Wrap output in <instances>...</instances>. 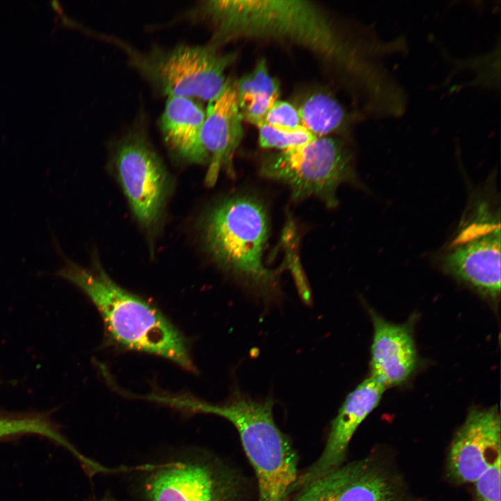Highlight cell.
Wrapping results in <instances>:
<instances>
[{
	"instance_id": "6da1fadb",
	"label": "cell",
	"mask_w": 501,
	"mask_h": 501,
	"mask_svg": "<svg viewBox=\"0 0 501 501\" xmlns=\"http://www.w3.org/2000/svg\"><path fill=\"white\" fill-rule=\"evenodd\" d=\"M196 13L214 26L216 47L244 37L294 42L332 62L363 91L376 88L385 74L383 39L374 31L360 39L348 37L309 1L212 0L202 1Z\"/></svg>"
},
{
	"instance_id": "7a4b0ae2",
	"label": "cell",
	"mask_w": 501,
	"mask_h": 501,
	"mask_svg": "<svg viewBox=\"0 0 501 501\" xmlns=\"http://www.w3.org/2000/svg\"><path fill=\"white\" fill-rule=\"evenodd\" d=\"M162 403L182 411L209 413L228 420L237 429L254 470L258 501H289L299 475V458L274 420L271 397L255 399L235 388L221 404L187 395H165Z\"/></svg>"
},
{
	"instance_id": "3957f363",
	"label": "cell",
	"mask_w": 501,
	"mask_h": 501,
	"mask_svg": "<svg viewBox=\"0 0 501 501\" xmlns=\"http://www.w3.org/2000/svg\"><path fill=\"white\" fill-rule=\"evenodd\" d=\"M63 260L56 276L89 297L114 343L165 358L188 371L195 370L186 340L157 308L117 285L95 259L91 269L66 257Z\"/></svg>"
},
{
	"instance_id": "277c9868",
	"label": "cell",
	"mask_w": 501,
	"mask_h": 501,
	"mask_svg": "<svg viewBox=\"0 0 501 501\" xmlns=\"http://www.w3.org/2000/svg\"><path fill=\"white\" fill-rule=\"evenodd\" d=\"M200 223L202 245L220 267L266 302L278 298L276 273L263 262L269 222L262 202L232 196L210 207Z\"/></svg>"
},
{
	"instance_id": "5b68a950",
	"label": "cell",
	"mask_w": 501,
	"mask_h": 501,
	"mask_svg": "<svg viewBox=\"0 0 501 501\" xmlns=\"http://www.w3.org/2000/svg\"><path fill=\"white\" fill-rule=\"evenodd\" d=\"M133 472L143 501H246L240 475L200 449L176 451L157 462L136 466Z\"/></svg>"
},
{
	"instance_id": "8992f818",
	"label": "cell",
	"mask_w": 501,
	"mask_h": 501,
	"mask_svg": "<svg viewBox=\"0 0 501 501\" xmlns=\"http://www.w3.org/2000/svg\"><path fill=\"white\" fill-rule=\"evenodd\" d=\"M126 49L133 66L163 95L207 102L224 89L225 70L236 57L218 52L212 44L155 47L145 53Z\"/></svg>"
},
{
	"instance_id": "52a82bcc",
	"label": "cell",
	"mask_w": 501,
	"mask_h": 501,
	"mask_svg": "<svg viewBox=\"0 0 501 501\" xmlns=\"http://www.w3.org/2000/svg\"><path fill=\"white\" fill-rule=\"evenodd\" d=\"M260 173L287 186L294 200L315 196L328 207L337 204L340 185L355 180L350 151L341 141L326 136L268 156Z\"/></svg>"
},
{
	"instance_id": "ba28073f",
	"label": "cell",
	"mask_w": 501,
	"mask_h": 501,
	"mask_svg": "<svg viewBox=\"0 0 501 501\" xmlns=\"http://www.w3.org/2000/svg\"><path fill=\"white\" fill-rule=\"evenodd\" d=\"M442 256L444 271L496 302L500 295V220L489 201H477Z\"/></svg>"
},
{
	"instance_id": "9c48e42d",
	"label": "cell",
	"mask_w": 501,
	"mask_h": 501,
	"mask_svg": "<svg viewBox=\"0 0 501 501\" xmlns=\"http://www.w3.org/2000/svg\"><path fill=\"white\" fill-rule=\"evenodd\" d=\"M111 167L140 227L150 236L159 229L173 182L145 136L132 132L116 145Z\"/></svg>"
},
{
	"instance_id": "30bf717a",
	"label": "cell",
	"mask_w": 501,
	"mask_h": 501,
	"mask_svg": "<svg viewBox=\"0 0 501 501\" xmlns=\"http://www.w3.org/2000/svg\"><path fill=\"white\" fill-rule=\"evenodd\" d=\"M295 492L289 501H408L400 480L369 458L343 463Z\"/></svg>"
},
{
	"instance_id": "8fae6325",
	"label": "cell",
	"mask_w": 501,
	"mask_h": 501,
	"mask_svg": "<svg viewBox=\"0 0 501 501\" xmlns=\"http://www.w3.org/2000/svg\"><path fill=\"white\" fill-rule=\"evenodd\" d=\"M501 422L496 406L472 407L458 429L447 457L449 478L462 484L474 483L501 456Z\"/></svg>"
},
{
	"instance_id": "7c38bea8",
	"label": "cell",
	"mask_w": 501,
	"mask_h": 501,
	"mask_svg": "<svg viewBox=\"0 0 501 501\" xmlns=\"http://www.w3.org/2000/svg\"><path fill=\"white\" fill-rule=\"evenodd\" d=\"M385 389L369 376L347 395L331 422L321 454L299 473L294 491L344 463L353 436L365 419L377 407Z\"/></svg>"
},
{
	"instance_id": "4fadbf2b",
	"label": "cell",
	"mask_w": 501,
	"mask_h": 501,
	"mask_svg": "<svg viewBox=\"0 0 501 501\" xmlns=\"http://www.w3.org/2000/svg\"><path fill=\"white\" fill-rule=\"evenodd\" d=\"M241 120L235 84L227 81L220 95L209 102L200 132L207 184L214 185L221 171L232 168V157L243 136Z\"/></svg>"
},
{
	"instance_id": "5bb4252c",
	"label": "cell",
	"mask_w": 501,
	"mask_h": 501,
	"mask_svg": "<svg viewBox=\"0 0 501 501\" xmlns=\"http://www.w3.org/2000/svg\"><path fill=\"white\" fill-rule=\"evenodd\" d=\"M373 324L369 376L385 388L405 383L418 363L412 329L406 324L388 321L369 310Z\"/></svg>"
},
{
	"instance_id": "9a60e30c",
	"label": "cell",
	"mask_w": 501,
	"mask_h": 501,
	"mask_svg": "<svg viewBox=\"0 0 501 501\" xmlns=\"http://www.w3.org/2000/svg\"><path fill=\"white\" fill-rule=\"evenodd\" d=\"M205 117L203 108L193 99L167 97L160 118V129L169 149L185 162L206 164L200 141Z\"/></svg>"
},
{
	"instance_id": "2e32d148",
	"label": "cell",
	"mask_w": 501,
	"mask_h": 501,
	"mask_svg": "<svg viewBox=\"0 0 501 501\" xmlns=\"http://www.w3.org/2000/svg\"><path fill=\"white\" fill-rule=\"evenodd\" d=\"M301 126L315 137H324L347 125L350 117L331 95L316 93L297 108Z\"/></svg>"
},
{
	"instance_id": "e0dca14e",
	"label": "cell",
	"mask_w": 501,
	"mask_h": 501,
	"mask_svg": "<svg viewBox=\"0 0 501 501\" xmlns=\"http://www.w3.org/2000/svg\"><path fill=\"white\" fill-rule=\"evenodd\" d=\"M22 434L45 436L64 446L79 461L87 474L95 472L99 464L74 447L49 422L43 418H8L0 417V438Z\"/></svg>"
},
{
	"instance_id": "ac0fdd59",
	"label": "cell",
	"mask_w": 501,
	"mask_h": 501,
	"mask_svg": "<svg viewBox=\"0 0 501 501\" xmlns=\"http://www.w3.org/2000/svg\"><path fill=\"white\" fill-rule=\"evenodd\" d=\"M238 103L241 104L259 95L278 97L279 84L269 73L266 61H260L252 72L242 77L235 84Z\"/></svg>"
},
{
	"instance_id": "d6986e66",
	"label": "cell",
	"mask_w": 501,
	"mask_h": 501,
	"mask_svg": "<svg viewBox=\"0 0 501 501\" xmlns=\"http://www.w3.org/2000/svg\"><path fill=\"white\" fill-rule=\"evenodd\" d=\"M257 127L259 143L264 148L285 150L306 144L316 138L303 127L294 130H285L261 124Z\"/></svg>"
},
{
	"instance_id": "ffe728a7",
	"label": "cell",
	"mask_w": 501,
	"mask_h": 501,
	"mask_svg": "<svg viewBox=\"0 0 501 501\" xmlns=\"http://www.w3.org/2000/svg\"><path fill=\"white\" fill-rule=\"evenodd\" d=\"M500 457L474 482V501H500Z\"/></svg>"
},
{
	"instance_id": "44dd1931",
	"label": "cell",
	"mask_w": 501,
	"mask_h": 501,
	"mask_svg": "<svg viewBox=\"0 0 501 501\" xmlns=\"http://www.w3.org/2000/svg\"><path fill=\"white\" fill-rule=\"evenodd\" d=\"M262 124L285 130H294L302 127L297 108L289 102L280 100H276L272 104Z\"/></svg>"
},
{
	"instance_id": "7402d4cb",
	"label": "cell",
	"mask_w": 501,
	"mask_h": 501,
	"mask_svg": "<svg viewBox=\"0 0 501 501\" xmlns=\"http://www.w3.org/2000/svg\"><path fill=\"white\" fill-rule=\"evenodd\" d=\"M278 97L270 95H259L239 104L241 118L259 126L272 104Z\"/></svg>"
},
{
	"instance_id": "603a6c76",
	"label": "cell",
	"mask_w": 501,
	"mask_h": 501,
	"mask_svg": "<svg viewBox=\"0 0 501 501\" xmlns=\"http://www.w3.org/2000/svg\"><path fill=\"white\" fill-rule=\"evenodd\" d=\"M95 501H120V500H116V499H115V498H112V497H111V496L106 495V496H104V497H103V498H100V499H98V500H95Z\"/></svg>"
}]
</instances>
